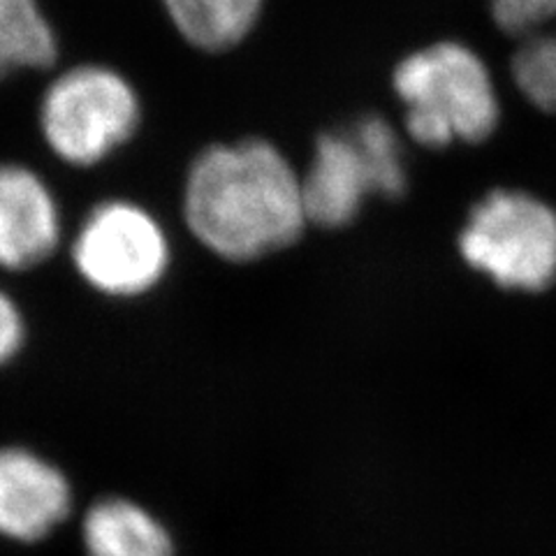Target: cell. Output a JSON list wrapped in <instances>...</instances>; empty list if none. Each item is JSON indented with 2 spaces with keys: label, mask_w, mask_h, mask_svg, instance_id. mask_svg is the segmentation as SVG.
Returning <instances> with one entry per match:
<instances>
[{
  "label": "cell",
  "mask_w": 556,
  "mask_h": 556,
  "mask_svg": "<svg viewBox=\"0 0 556 556\" xmlns=\"http://www.w3.org/2000/svg\"><path fill=\"white\" fill-rule=\"evenodd\" d=\"M184 214L208 251L237 263L288 247L308 220L302 181L263 139L200 153L188 172Z\"/></svg>",
  "instance_id": "obj_1"
},
{
  "label": "cell",
  "mask_w": 556,
  "mask_h": 556,
  "mask_svg": "<svg viewBox=\"0 0 556 556\" xmlns=\"http://www.w3.org/2000/svg\"><path fill=\"white\" fill-rule=\"evenodd\" d=\"M394 91L406 104L415 142L441 149L482 142L498 126V100L490 70L459 42H439L406 56L394 70Z\"/></svg>",
  "instance_id": "obj_2"
},
{
  "label": "cell",
  "mask_w": 556,
  "mask_h": 556,
  "mask_svg": "<svg viewBox=\"0 0 556 556\" xmlns=\"http://www.w3.org/2000/svg\"><path fill=\"white\" fill-rule=\"evenodd\" d=\"M142 121L135 86L118 70L81 63L42 93L38 124L49 151L73 167H93L130 142Z\"/></svg>",
  "instance_id": "obj_3"
},
{
  "label": "cell",
  "mask_w": 556,
  "mask_h": 556,
  "mask_svg": "<svg viewBox=\"0 0 556 556\" xmlns=\"http://www.w3.org/2000/svg\"><path fill=\"white\" fill-rule=\"evenodd\" d=\"M404 190L402 147L380 116H362L348 130L320 135L302 181L306 218L323 228L351 223L367 195L396 198Z\"/></svg>",
  "instance_id": "obj_4"
},
{
  "label": "cell",
  "mask_w": 556,
  "mask_h": 556,
  "mask_svg": "<svg viewBox=\"0 0 556 556\" xmlns=\"http://www.w3.org/2000/svg\"><path fill=\"white\" fill-rule=\"evenodd\" d=\"M459 249L503 288L543 290L556 278V214L519 190H494L473 208Z\"/></svg>",
  "instance_id": "obj_5"
},
{
  "label": "cell",
  "mask_w": 556,
  "mask_h": 556,
  "mask_svg": "<svg viewBox=\"0 0 556 556\" xmlns=\"http://www.w3.org/2000/svg\"><path fill=\"white\" fill-rule=\"evenodd\" d=\"M73 263L93 290L110 298H137L167 271L169 243L147 208L110 200L84 218L73 243Z\"/></svg>",
  "instance_id": "obj_6"
},
{
  "label": "cell",
  "mask_w": 556,
  "mask_h": 556,
  "mask_svg": "<svg viewBox=\"0 0 556 556\" xmlns=\"http://www.w3.org/2000/svg\"><path fill=\"white\" fill-rule=\"evenodd\" d=\"M73 486L56 464L28 447H0V535L38 543L67 519Z\"/></svg>",
  "instance_id": "obj_7"
},
{
  "label": "cell",
  "mask_w": 556,
  "mask_h": 556,
  "mask_svg": "<svg viewBox=\"0 0 556 556\" xmlns=\"http://www.w3.org/2000/svg\"><path fill=\"white\" fill-rule=\"evenodd\" d=\"M61 208L38 172L0 163V269L38 267L61 241Z\"/></svg>",
  "instance_id": "obj_8"
},
{
  "label": "cell",
  "mask_w": 556,
  "mask_h": 556,
  "mask_svg": "<svg viewBox=\"0 0 556 556\" xmlns=\"http://www.w3.org/2000/svg\"><path fill=\"white\" fill-rule=\"evenodd\" d=\"M492 14L515 40L510 67L519 91L556 112V0H492Z\"/></svg>",
  "instance_id": "obj_9"
},
{
  "label": "cell",
  "mask_w": 556,
  "mask_h": 556,
  "mask_svg": "<svg viewBox=\"0 0 556 556\" xmlns=\"http://www.w3.org/2000/svg\"><path fill=\"white\" fill-rule=\"evenodd\" d=\"M86 556H174L172 538L149 510L128 498H102L84 515Z\"/></svg>",
  "instance_id": "obj_10"
},
{
  "label": "cell",
  "mask_w": 556,
  "mask_h": 556,
  "mask_svg": "<svg viewBox=\"0 0 556 556\" xmlns=\"http://www.w3.org/2000/svg\"><path fill=\"white\" fill-rule=\"evenodd\" d=\"M163 5L186 42L225 51L251 33L263 0H163Z\"/></svg>",
  "instance_id": "obj_11"
},
{
  "label": "cell",
  "mask_w": 556,
  "mask_h": 556,
  "mask_svg": "<svg viewBox=\"0 0 556 556\" xmlns=\"http://www.w3.org/2000/svg\"><path fill=\"white\" fill-rule=\"evenodd\" d=\"M59 59V35L40 0H0V65L47 70Z\"/></svg>",
  "instance_id": "obj_12"
},
{
  "label": "cell",
  "mask_w": 556,
  "mask_h": 556,
  "mask_svg": "<svg viewBox=\"0 0 556 556\" xmlns=\"http://www.w3.org/2000/svg\"><path fill=\"white\" fill-rule=\"evenodd\" d=\"M26 339L24 313L8 292L0 290V367L16 357Z\"/></svg>",
  "instance_id": "obj_13"
},
{
  "label": "cell",
  "mask_w": 556,
  "mask_h": 556,
  "mask_svg": "<svg viewBox=\"0 0 556 556\" xmlns=\"http://www.w3.org/2000/svg\"><path fill=\"white\" fill-rule=\"evenodd\" d=\"M5 75H8V70H5V67H3V65H0V79H3V77H5Z\"/></svg>",
  "instance_id": "obj_14"
}]
</instances>
